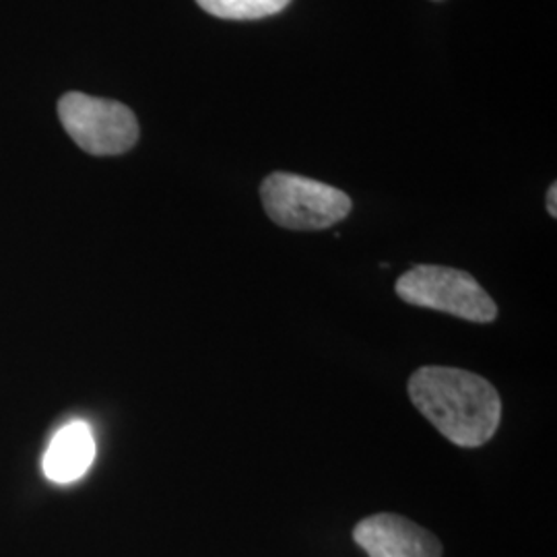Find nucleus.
Returning <instances> with one entry per match:
<instances>
[{
  "mask_svg": "<svg viewBox=\"0 0 557 557\" xmlns=\"http://www.w3.org/2000/svg\"><path fill=\"white\" fill-rule=\"evenodd\" d=\"M96 458V438L87 421L75 419L62 425L41 460L44 475L52 483L66 485L83 478Z\"/></svg>",
  "mask_w": 557,
  "mask_h": 557,
  "instance_id": "423d86ee",
  "label": "nucleus"
},
{
  "mask_svg": "<svg viewBox=\"0 0 557 557\" xmlns=\"http://www.w3.org/2000/svg\"><path fill=\"white\" fill-rule=\"evenodd\" d=\"M409 397L444 438L478 448L494 438L502 421V398L492 382L473 372L425 366L409 379Z\"/></svg>",
  "mask_w": 557,
  "mask_h": 557,
  "instance_id": "f257e3e1",
  "label": "nucleus"
},
{
  "mask_svg": "<svg viewBox=\"0 0 557 557\" xmlns=\"http://www.w3.org/2000/svg\"><path fill=\"white\" fill-rule=\"evenodd\" d=\"M354 539L370 557H442L436 535L398 515L363 518Z\"/></svg>",
  "mask_w": 557,
  "mask_h": 557,
  "instance_id": "39448f33",
  "label": "nucleus"
},
{
  "mask_svg": "<svg viewBox=\"0 0 557 557\" xmlns=\"http://www.w3.org/2000/svg\"><path fill=\"white\" fill-rule=\"evenodd\" d=\"M547 211L552 218H557V186L552 184L549 193H547Z\"/></svg>",
  "mask_w": 557,
  "mask_h": 557,
  "instance_id": "6e6552de",
  "label": "nucleus"
},
{
  "mask_svg": "<svg viewBox=\"0 0 557 557\" xmlns=\"http://www.w3.org/2000/svg\"><path fill=\"white\" fill-rule=\"evenodd\" d=\"M292 0H197L202 11L213 17L252 21L281 13Z\"/></svg>",
  "mask_w": 557,
  "mask_h": 557,
  "instance_id": "0eeeda50",
  "label": "nucleus"
},
{
  "mask_svg": "<svg viewBox=\"0 0 557 557\" xmlns=\"http://www.w3.org/2000/svg\"><path fill=\"white\" fill-rule=\"evenodd\" d=\"M397 296L405 304L438 310L469 322H494L498 306L465 271L440 264H418L397 281Z\"/></svg>",
  "mask_w": 557,
  "mask_h": 557,
  "instance_id": "7ed1b4c3",
  "label": "nucleus"
},
{
  "mask_svg": "<svg viewBox=\"0 0 557 557\" xmlns=\"http://www.w3.org/2000/svg\"><path fill=\"white\" fill-rule=\"evenodd\" d=\"M64 131L91 156H120L139 140V122L120 101L66 94L59 101Z\"/></svg>",
  "mask_w": 557,
  "mask_h": 557,
  "instance_id": "20e7f679",
  "label": "nucleus"
},
{
  "mask_svg": "<svg viewBox=\"0 0 557 557\" xmlns=\"http://www.w3.org/2000/svg\"><path fill=\"white\" fill-rule=\"evenodd\" d=\"M260 200L269 220L294 232L333 227L354 209L351 199L335 186L287 172H275L264 178Z\"/></svg>",
  "mask_w": 557,
  "mask_h": 557,
  "instance_id": "f03ea898",
  "label": "nucleus"
}]
</instances>
